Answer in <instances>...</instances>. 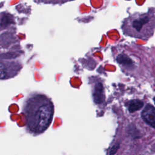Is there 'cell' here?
<instances>
[{"instance_id":"3","label":"cell","mask_w":155,"mask_h":155,"mask_svg":"<svg viewBox=\"0 0 155 155\" xmlns=\"http://www.w3.org/2000/svg\"><path fill=\"white\" fill-rule=\"evenodd\" d=\"M21 67L18 62L0 55V79L4 80L16 75Z\"/></svg>"},{"instance_id":"7","label":"cell","mask_w":155,"mask_h":155,"mask_svg":"<svg viewBox=\"0 0 155 155\" xmlns=\"http://www.w3.org/2000/svg\"><path fill=\"white\" fill-rule=\"evenodd\" d=\"M39 2H43V3H53V4H58V3H64L67 1L70 0H36Z\"/></svg>"},{"instance_id":"1","label":"cell","mask_w":155,"mask_h":155,"mask_svg":"<svg viewBox=\"0 0 155 155\" xmlns=\"http://www.w3.org/2000/svg\"><path fill=\"white\" fill-rule=\"evenodd\" d=\"M27 128L31 133L44 132L51 123L54 107L51 99L43 94H33L24 101L23 109Z\"/></svg>"},{"instance_id":"6","label":"cell","mask_w":155,"mask_h":155,"mask_svg":"<svg viewBox=\"0 0 155 155\" xmlns=\"http://www.w3.org/2000/svg\"><path fill=\"white\" fill-rule=\"evenodd\" d=\"M143 105V103L142 101L138 99H135V100H132L129 102L128 105V108L129 111L132 113L140 109V108H142Z\"/></svg>"},{"instance_id":"4","label":"cell","mask_w":155,"mask_h":155,"mask_svg":"<svg viewBox=\"0 0 155 155\" xmlns=\"http://www.w3.org/2000/svg\"><path fill=\"white\" fill-rule=\"evenodd\" d=\"M142 119L152 128L155 125V110L154 107L151 104H147L143 109L142 113Z\"/></svg>"},{"instance_id":"2","label":"cell","mask_w":155,"mask_h":155,"mask_svg":"<svg viewBox=\"0 0 155 155\" xmlns=\"http://www.w3.org/2000/svg\"><path fill=\"white\" fill-rule=\"evenodd\" d=\"M121 28L125 35L148 40L154 32V8H150L146 13H134L130 15L124 20Z\"/></svg>"},{"instance_id":"5","label":"cell","mask_w":155,"mask_h":155,"mask_svg":"<svg viewBox=\"0 0 155 155\" xmlns=\"http://www.w3.org/2000/svg\"><path fill=\"white\" fill-rule=\"evenodd\" d=\"M94 101L97 104H101L104 102L105 99L104 90L103 85L101 82H97L95 85H93V89L92 92Z\"/></svg>"},{"instance_id":"8","label":"cell","mask_w":155,"mask_h":155,"mask_svg":"<svg viewBox=\"0 0 155 155\" xmlns=\"http://www.w3.org/2000/svg\"><path fill=\"white\" fill-rule=\"evenodd\" d=\"M4 18H5V16H3L2 15H1L0 16V30H2L3 29L5 28V21H4Z\"/></svg>"}]
</instances>
